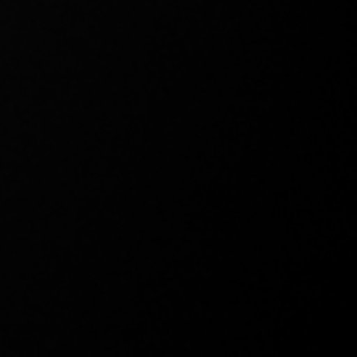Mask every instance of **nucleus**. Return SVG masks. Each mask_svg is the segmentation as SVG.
<instances>
[]
</instances>
